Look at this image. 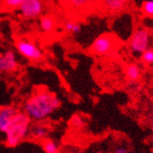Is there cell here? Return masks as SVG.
<instances>
[{"label":"cell","mask_w":153,"mask_h":153,"mask_svg":"<svg viewBox=\"0 0 153 153\" xmlns=\"http://www.w3.org/2000/svg\"><path fill=\"white\" fill-rule=\"evenodd\" d=\"M61 100L47 89H38L22 105V112L32 122H44L61 106Z\"/></svg>","instance_id":"1"},{"label":"cell","mask_w":153,"mask_h":153,"mask_svg":"<svg viewBox=\"0 0 153 153\" xmlns=\"http://www.w3.org/2000/svg\"><path fill=\"white\" fill-rule=\"evenodd\" d=\"M32 121L24 112H17L5 133L6 145L15 148L29 136Z\"/></svg>","instance_id":"2"},{"label":"cell","mask_w":153,"mask_h":153,"mask_svg":"<svg viewBox=\"0 0 153 153\" xmlns=\"http://www.w3.org/2000/svg\"><path fill=\"white\" fill-rule=\"evenodd\" d=\"M116 38L111 34L99 35L91 43L90 50L95 56L109 57L116 50Z\"/></svg>","instance_id":"3"},{"label":"cell","mask_w":153,"mask_h":153,"mask_svg":"<svg viewBox=\"0 0 153 153\" xmlns=\"http://www.w3.org/2000/svg\"><path fill=\"white\" fill-rule=\"evenodd\" d=\"M151 34L148 29L140 27L132 34L129 41V49L134 55L141 56V54L150 47Z\"/></svg>","instance_id":"4"},{"label":"cell","mask_w":153,"mask_h":153,"mask_svg":"<svg viewBox=\"0 0 153 153\" xmlns=\"http://www.w3.org/2000/svg\"><path fill=\"white\" fill-rule=\"evenodd\" d=\"M15 48L20 55L31 62H39L44 57L39 46L27 39H19L15 41Z\"/></svg>","instance_id":"5"},{"label":"cell","mask_w":153,"mask_h":153,"mask_svg":"<svg viewBox=\"0 0 153 153\" xmlns=\"http://www.w3.org/2000/svg\"><path fill=\"white\" fill-rule=\"evenodd\" d=\"M44 10L42 0H24L19 8L20 14L25 19H35L39 17Z\"/></svg>","instance_id":"6"},{"label":"cell","mask_w":153,"mask_h":153,"mask_svg":"<svg viewBox=\"0 0 153 153\" xmlns=\"http://www.w3.org/2000/svg\"><path fill=\"white\" fill-rule=\"evenodd\" d=\"M19 62L16 54L12 50L0 53V73L13 72L18 70Z\"/></svg>","instance_id":"7"},{"label":"cell","mask_w":153,"mask_h":153,"mask_svg":"<svg viewBox=\"0 0 153 153\" xmlns=\"http://www.w3.org/2000/svg\"><path fill=\"white\" fill-rule=\"evenodd\" d=\"M99 3L105 11L117 14L126 10L129 0H100Z\"/></svg>","instance_id":"8"},{"label":"cell","mask_w":153,"mask_h":153,"mask_svg":"<svg viewBox=\"0 0 153 153\" xmlns=\"http://www.w3.org/2000/svg\"><path fill=\"white\" fill-rule=\"evenodd\" d=\"M18 110L13 106L0 107V133H5L11 119L17 114Z\"/></svg>","instance_id":"9"},{"label":"cell","mask_w":153,"mask_h":153,"mask_svg":"<svg viewBox=\"0 0 153 153\" xmlns=\"http://www.w3.org/2000/svg\"><path fill=\"white\" fill-rule=\"evenodd\" d=\"M100 0H65L68 9L76 12H85L94 8Z\"/></svg>","instance_id":"10"},{"label":"cell","mask_w":153,"mask_h":153,"mask_svg":"<svg viewBox=\"0 0 153 153\" xmlns=\"http://www.w3.org/2000/svg\"><path fill=\"white\" fill-rule=\"evenodd\" d=\"M49 133L50 130L47 125H45L43 122H36V123L32 124L29 136L36 141L43 142L48 138Z\"/></svg>","instance_id":"11"},{"label":"cell","mask_w":153,"mask_h":153,"mask_svg":"<svg viewBox=\"0 0 153 153\" xmlns=\"http://www.w3.org/2000/svg\"><path fill=\"white\" fill-rule=\"evenodd\" d=\"M141 67L136 63H129L126 65L124 73L128 81H138L141 77Z\"/></svg>","instance_id":"12"},{"label":"cell","mask_w":153,"mask_h":153,"mask_svg":"<svg viewBox=\"0 0 153 153\" xmlns=\"http://www.w3.org/2000/svg\"><path fill=\"white\" fill-rule=\"evenodd\" d=\"M40 27L42 29V31L45 33H52L54 31L55 26H56V21L51 15H43L40 18L39 22Z\"/></svg>","instance_id":"13"},{"label":"cell","mask_w":153,"mask_h":153,"mask_svg":"<svg viewBox=\"0 0 153 153\" xmlns=\"http://www.w3.org/2000/svg\"><path fill=\"white\" fill-rule=\"evenodd\" d=\"M42 149L45 153H58L59 145L54 140L47 138L42 142Z\"/></svg>","instance_id":"14"},{"label":"cell","mask_w":153,"mask_h":153,"mask_svg":"<svg viewBox=\"0 0 153 153\" xmlns=\"http://www.w3.org/2000/svg\"><path fill=\"white\" fill-rule=\"evenodd\" d=\"M85 124H86L85 119H84V118L79 114L73 115L70 118V120H69V125L73 129H76V130H81L82 128H84Z\"/></svg>","instance_id":"15"},{"label":"cell","mask_w":153,"mask_h":153,"mask_svg":"<svg viewBox=\"0 0 153 153\" xmlns=\"http://www.w3.org/2000/svg\"><path fill=\"white\" fill-rule=\"evenodd\" d=\"M64 29L66 32L76 35L81 32V26L78 22L75 21H66L64 24Z\"/></svg>","instance_id":"16"},{"label":"cell","mask_w":153,"mask_h":153,"mask_svg":"<svg viewBox=\"0 0 153 153\" xmlns=\"http://www.w3.org/2000/svg\"><path fill=\"white\" fill-rule=\"evenodd\" d=\"M22 2H24V0H1V8L6 11L19 10Z\"/></svg>","instance_id":"17"},{"label":"cell","mask_w":153,"mask_h":153,"mask_svg":"<svg viewBox=\"0 0 153 153\" xmlns=\"http://www.w3.org/2000/svg\"><path fill=\"white\" fill-rule=\"evenodd\" d=\"M141 61L145 65H153V48L149 47L140 56Z\"/></svg>","instance_id":"18"},{"label":"cell","mask_w":153,"mask_h":153,"mask_svg":"<svg viewBox=\"0 0 153 153\" xmlns=\"http://www.w3.org/2000/svg\"><path fill=\"white\" fill-rule=\"evenodd\" d=\"M141 10L146 16L153 17V0H144L141 5Z\"/></svg>","instance_id":"19"},{"label":"cell","mask_w":153,"mask_h":153,"mask_svg":"<svg viewBox=\"0 0 153 153\" xmlns=\"http://www.w3.org/2000/svg\"><path fill=\"white\" fill-rule=\"evenodd\" d=\"M126 88L129 92L133 94L139 93L141 90V85L138 83V81H128L126 84Z\"/></svg>","instance_id":"20"},{"label":"cell","mask_w":153,"mask_h":153,"mask_svg":"<svg viewBox=\"0 0 153 153\" xmlns=\"http://www.w3.org/2000/svg\"><path fill=\"white\" fill-rule=\"evenodd\" d=\"M112 153H132L130 149L125 145H119V146L115 147Z\"/></svg>","instance_id":"21"},{"label":"cell","mask_w":153,"mask_h":153,"mask_svg":"<svg viewBox=\"0 0 153 153\" xmlns=\"http://www.w3.org/2000/svg\"><path fill=\"white\" fill-rule=\"evenodd\" d=\"M146 122H147V124L153 130V107L151 109H149V112L147 113Z\"/></svg>","instance_id":"22"},{"label":"cell","mask_w":153,"mask_h":153,"mask_svg":"<svg viewBox=\"0 0 153 153\" xmlns=\"http://www.w3.org/2000/svg\"><path fill=\"white\" fill-rule=\"evenodd\" d=\"M0 40H1V37H0Z\"/></svg>","instance_id":"23"}]
</instances>
